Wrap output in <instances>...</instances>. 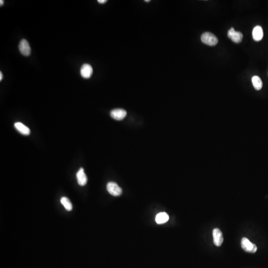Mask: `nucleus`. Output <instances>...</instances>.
<instances>
[{"instance_id":"dca6fc26","label":"nucleus","mask_w":268,"mask_h":268,"mask_svg":"<svg viewBox=\"0 0 268 268\" xmlns=\"http://www.w3.org/2000/svg\"><path fill=\"white\" fill-rule=\"evenodd\" d=\"M3 75L2 71H1V72H0V81H1L2 80H3Z\"/></svg>"},{"instance_id":"2eb2a0df","label":"nucleus","mask_w":268,"mask_h":268,"mask_svg":"<svg viewBox=\"0 0 268 268\" xmlns=\"http://www.w3.org/2000/svg\"><path fill=\"white\" fill-rule=\"evenodd\" d=\"M97 2L100 4H104L107 2V1L106 0H98Z\"/></svg>"},{"instance_id":"9b49d317","label":"nucleus","mask_w":268,"mask_h":268,"mask_svg":"<svg viewBox=\"0 0 268 268\" xmlns=\"http://www.w3.org/2000/svg\"><path fill=\"white\" fill-rule=\"evenodd\" d=\"M14 127L22 135H29L30 133V130L28 127L20 122H17L14 124Z\"/></svg>"},{"instance_id":"0eeeda50","label":"nucleus","mask_w":268,"mask_h":268,"mask_svg":"<svg viewBox=\"0 0 268 268\" xmlns=\"http://www.w3.org/2000/svg\"><path fill=\"white\" fill-rule=\"evenodd\" d=\"M111 117L116 120H122L127 115V112L123 109H115L110 112Z\"/></svg>"},{"instance_id":"f8f14e48","label":"nucleus","mask_w":268,"mask_h":268,"mask_svg":"<svg viewBox=\"0 0 268 268\" xmlns=\"http://www.w3.org/2000/svg\"><path fill=\"white\" fill-rule=\"evenodd\" d=\"M169 217L166 213H160L155 217V222L158 224H163L169 220Z\"/></svg>"},{"instance_id":"9d476101","label":"nucleus","mask_w":268,"mask_h":268,"mask_svg":"<svg viewBox=\"0 0 268 268\" xmlns=\"http://www.w3.org/2000/svg\"><path fill=\"white\" fill-rule=\"evenodd\" d=\"M253 38L256 41H259L263 37V29L260 26H256L253 30Z\"/></svg>"},{"instance_id":"f03ea898","label":"nucleus","mask_w":268,"mask_h":268,"mask_svg":"<svg viewBox=\"0 0 268 268\" xmlns=\"http://www.w3.org/2000/svg\"><path fill=\"white\" fill-rule=\"evenodd\" d=\"M241 247L242 249L248 253H254L257 250V247L254 243H251L248 239L246 237H243L241 239Z\"/></svg>"},{"instance_id":"39448f33","label":"nucleus","mask_w":268,"mask_h":268,"mask_svg":"<svg viewBox=\"0 0 268 268\" xmlns=\"http://www.w3.org/2000/svg\"><path fill=\"white\" fill-rule=\"evenodd\" d=\"M19 51L22 55L25 56H29L30 55L31 53V48L28 41L26 39H23L19 42L18 46Z\"/></svg>"},{"instance_id":"7ed1b4c3","label":"nucleus","mask_w":268,"mask_h":268,"mask_svg":"<svg viewBox=\"0 0 268 268\" xmlns=\"http://www.w3.org/2000/svg\"><path fill=\"white\" fill-rule=\"evenodd\" d=\"M106 188L110 194L114 196H119L122 193V190L115 182H110L107 184Z\"/></svg>"},{"instance_id":"6e6552de","label":"nucleus","mask_w":268,"mask_h":268,"mask_svg":"<svg viewBox=\"0 0 268 268\" xmlns=\"http://www.w3.org/2000/svg\"><path fill=\"white\" fill-rule=\"evenodd\" d=\"M81 75L85 79H89L93 73V69L90 65L85 64L81 66Z\"/></svg>"},{"instance_id":"a211bd4d","label":"nucleus","mask_w":268,"mask_h":268,"mask_svg":"<svg viewBox=\"0 0 268 268\" xmlns=\"http://www.w3.org/2000/svg\"><path fill=\"white\" fill-rule=\"evenodd\" d=\"M145 2L148 3L149 2H150V0H148V1H145Z\"/></svg>"},{"instance_id":"423d86ee","label":"nucleus","mask_w":268,"mask_h":268,"mask_svg":"<svg viewBox=\"0 0 268 268\" xmlns=\"http://www.w3.org/2000/svg\"><path fill=\"white\" fill-rule=\"evenodd\" d=\"M213 243L216 246L222 245L223 241V233L218 229H214L213 231Z\"/></svg>"},{"instance_id":"f3484780","label":"nucleus","mask_w":268,"mask_h":268,"mask_svg":"<svg viewBox=\"0 0 268 268\" xmlns=\"http://www.w3.org/2000/svg\"><path fill=\"white\" fill-rule=\"evenodd\" d=\"M4 1L3 0H1L0 1V6H2L3 5H4Z\"/></svg>"},{"instance_id":"4468645a","label":"nucleus","mask_w":268,"mask_h":268,"mask_svg":"<svg viewBox=\"0 0 268 268\" xmlns=\"http://www.w3.org/2000/svg\"><path fill=\"white\" fill-rule=\"evenodd\" d=\"M61 203L67 211H71L72 210L73 205L69 199L67 197H63L61 199Z\"/></svg>"},{"instance_id":"ddd939ff","label":"nucleus","mask_w":268,"mask_h":268,"mask_svg":"<svg viewBox=\"0 0 268 268\" xmlns=\"http://www.w3.org/2000/svg\"><path fill=\"white\" fill-rule=\"evenodd\" d=\"M252 82L253 87L257 91H259L263 87V82L262 80L258 76H253L252 78Z\"/></svg>"},{"instance_id":"1a4fd4ad","label":"nucleus","mask_w":268,"mask_h":268,"mask_svg":"<svg viewBox=\"0 0 268 268\" xmlns=\"http://www.w3.org/2000/svg\"><path fill=\"white\" fill-rule=\"evenodd\" d=\"M77 183L80 186H85L87 181V178L84 171L83 168H81L79 169L76 174Z\"/></svg>"},{"instance_id":"f257e3e1","label":"nucleus","mask_w":268,"mask_h":268,"mask_svg":"<svg viewBox=\"0 0 268 268\" xmlns=\"http://www.w3.org/2000/svg\"><path fill=\"white\" fill-rule=\"evenodd\" d=\"M201 40L203 43L209 46H214L218 43V39L211 32H205L201 36Z\"/></svg>"},{"instance_id":"20e7f679","label":"nucleus","mask_w":268,"mask_h":268,"mask_svg":"<svg viewBox=\"0 0 268 268\" xmlns=\"http://www.w3.org/2000/svg\"><path fill=\"white\" fill-rule=\"evenodd\" d=\"M228 37L235 43H240L243 38V34L239 31H236L234 28H232L229 30L228 33Z\"/></svg>"}]
</instances>
